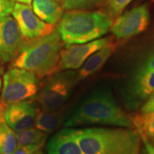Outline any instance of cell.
<instances>
[{"mask_svg":"<svg viewBox=\"0 0 154 154\" xmlns=\"http://www.w3.org/2000/svg\"><path fill=\"white\" fill-rule=\"evenodd\" d=\"M63 44L55 29L47 35L33 39H24L13 60L11 66L33 72L38 79L59 72L60 54Z\"/></svg>","mask_w":154,"mask_h":154,"instance_id":"cell-1","label":"cell"},{"mask_svg":"<svg viewBox=\"0 0 154 154\" xmlns=\"http://www.w3.org/2000/svg\"><path fill=\"white\" fill-rule=\"evenodd\" d=\"M84 154H140L141 138L133 128H72Z\"/></svg>","mask_w":154,"mask_h":154,"instance_id":"cell-2","label":"cell"},{"mask_svg":"<svg viewBox=\"0 0 154 154\" xmlns=\"http://www.w3.org/2000/svg\"><path fill=\"white\" fill-rule=\"evenodd\" d=\"M92 124L134 128L131 118L116 103L110 92L103 89L89 94L64 123L66 127Z\"/></svg>","mask_w":154,"mask_h":154,"instance_id":"cell-3","label":"cell"},{"mask_svg":"<svg viewBox=\"0 0 154 154\" xmlns=\"http://www.w3.org/2000/svg\"><path fill=\"white\" fill-rule=\"evenodd\" d=\"M57 29L63 44H85L102 37L109 32L113 19L101 11L70 10L63 14Z\"/></svg>","mask_w":154,"mask_h":154,"instance_id":"cell-4","label":"cell"},{"mask_svg":"<svg viewBox=\"0 0 154 154\" xmlns=\"http://www.w3.org/2000/svg\"><path fill=\"white\" fill-rule=\"evenodd\" d=\"M40 82L38 93L34 99L44 111H57L64 104L77 82L74 72H56Z\"/></svg>","mask_w":154,"mask_h":154,"instance_id":"cell-5","label":"cell"},{"mask_svg":"<svg viewBox=\"0 0 154 154\" xmlns=\"http://www.w3.org/2000/svg\"><path fill=\"white\" fill-rule=\"evenodd\" d=\"M39 80L33 72L10 66L3 74L0 103L5 107L11 103L32 99L39 89Z\"/></svg>","mask_w":154,"mask_h":154,"instance_id":"cell-6","label":"cell"},{"mask_svg":"<svg viewBox=\"0 0 154 154\" xmlns=\"http://www.w3.org/2000/svg\"><path fill=\"white\" fill-rule=\"evenodd\" d=\"M149 7L143 4L117 17L110 31L117 39H127L144 32L149 26Z\"/></svg>","mask_w":154,"mask_h":154,"instance_id":"cell-7","label":"cell"},{"mask_svg":"<svg viewBox=\"0 0 154 154\" xmlns=\"http://www.w3.org/2000/svg\"><path fill=\"white\" fill-rule=\"evenodd\" d=\"M12 17L16 20L24 39H33L51 34L54 25L44 22L34 12L31 5L14 2Z\"/></svg>","mask_w":154,"mask_h":154,"instance_id":"cell-8","label":"cell"},{"mask_svg":"<svg viewBox=\"0 0 154 154\" xmlns=\"http://www.w3.org/2000/svg\"><path fill=\"white\" fill-rule=\"evenodd\" d=\"M112 40L110 36L100 38L85 44H72L62 49L60 54L59 72L79 69L86 59Z\"/></svg>","mask_w":154,"mask_h":154,"instance_id":"cell-9","label":"cell"},{"mask_svg":"<svg viewBox=\"0 0 154 154\" xmlns=\"http://www.w3.org/2000/svg\"><path fill=\"white\" fill-rule=\"evenodd\" d=\"M2 115L7 126L17 133L34 126L36 108L30 101L25 100L6 106Z\"/></svg>","mask_w":154,"mask_h":154,"instance_id":"cell-10","label":"cell"},{"mask_svg":"<svg viewBox=\"0 0 154 154\" xmlns=\"http://www.w3.org/2000/svg\"><path fill=\"white\" fill-rule=\"evenodd\" d=\"M23 41L19 26L10 15L0 22V62H11Z\"/></svg>","mask_w":154,"mask_h":154,"instance_id":"cell-11","label":"cell"},{"mask_svg":"<svg viewBox=\"0 0 154 154\" xmlns=\"http://www.w3.org/2000/svg\"><path fill=\"white\" fill-rule=\"evenodd\" d=\"M154 92V71L138 70L126 90L127 105L136 109Z\"/></svg>","mask_w":154,"mask_h":154,"instance_id":"cell-12","label":"cell"},{"mask_svg":"<svg viewBox=\"0 0 154 154\" xmlns=\"http://www.w3.org/2000/svg\"><path fill=\"white\" fill-rule=\"evenodd\" d=\"M47 150L48 154H84L72 128H63L54 135L48 141Z\"/></svg>","mask_w":154,"mask_h":154,"instance_id":"cell-13","label":"cell"},{"mask_svg":"<svg viewBox=\"0 0 154 154\" xmlns=\"http://www.w3.org/2000/svg\"><path fill=\"white\" fill-rule=\"evenodd\" d=\"M116 45L113 40L86 59L76 74L77 82L84 79L99 70L114 51Z\"/></svg>","mask_w":154,"mask_h":154,"instance_id":"cell-14","label":"cell"},{"mask_svg":"<svg viewBox=\"0 0 154 154\" xmlns=\"http://www.w3.org/2000/svg\"><path fill=\"white\" fill-rule=\"evenodd\" d=\"M32 9L42 20L54 26L63 14L61 5L55 0H32Z\"/></svg>","mask_w":154,"mask_h":154,"instance_id":"cell-15","label":"cell"},{"mask_svg":"<svg viewBox=\"0 0 154 154\" xmlns=\"http://www.w3.org/2000/svg\"><path fill=\"white\" fill-rule=\"evenodd\" d=\"M62 122V116L57 111H49L36 109L35 128L49 134L57 130Z\"/></svg>","mask_w":154,"mask_h":154,"instance_id":"cell-16","label":"cell"},{"mask_svg":"<svg viewBox=\"0 0 154 154\" xmlns=\"http://www.w3.org/2000/svg\"><path fill=\"white\" fill-rule=\"evenodd\" d=\"M17 147L29 146H44L47 139L48 134L38 130L36 128H31L16 133Z\"/></svg>","mask_w":154,"mask_h":154,"instance_id":"cell-17","label":"cell"},{"mask_svg":"<svg viewBox=\"0 0 154 154\" xmlns=\"http://www.w3.org/2000/svg\"><path fill=\"white\" fill-rule=\"evenodd\" d=\"M134 128L140 135L154 141V112L147 114H138L131 118Z\"/></svg>","mask_w":154,"mask_h":154,"instance_id":"cell-18","label":"cell"},{"mask_svg":"<svg viewBox=\"0 0 154 154\" xmlns=\"http://www.w3.org/2000/svg\"><path fill=\"white\" fill-rule=\"evenodd\" d=\"M102 1L103 0H61L60 3L64 10H82L92 8Z\"/></svg>","mask_w":154,"mask_h":154,"instance_id":"cell-19","label":"cell"},{"mask_svg":"<svg viewBox=\"0 0 154 154\" xmlns=\"http://www.w3.org/2000/svg\"><path fill=\"white\" fill-rule=\"evenodd\" d=\"M17 148L16 132L7 126L2 143L0 148V154H13Z\"/></svg>","mask_w":154,"mask_h":154,"instance_id":"cell-20","label":"cell"},{"mask_svg":"<svg viewBox=\"0 0 154 154\" xmlns=\"http://www.w3.org/2000/svg\"><path fill=\"white\" fill-rule=\"evenodd\" d=\"M132 1L134 0H107L106 14L112 19L117 18Z\"/></svg>","mask_w":154,"mask_h":154,"instance_id":"cell-21","label":"cell"},{"mask_svg":"<svg viewBox=\"0 0 154 154\" xmlns=\"http://www.w3.org/2000/svg\"><path fill=\"white\" fill-rule=\"evenodd\" d=\"M14 5L13 0H0V22L11 14Z\"/></svg>","mask_w":154,"mask_h":154,"instance_id":"cell-22","label":"cell"},{"mask_svg":"<svg viewBox=\"0 0 154 154\" xmlns=\"http://www.w3.org/2000/svg\"><path fill=\"white\" fill-rule=\"evenodd\" d=\"M42 146L39 145H29L17 147L13 154H34L36 152L41 151Z\"/></svg>","mask_w":154,"mask_h":154,"instance_id":"cell-23","label":"cell"},{"mask_svg":"<svg viewBox=\"0 0 154 154\" xmlns=\"http://www.w3.org/2000/svg\"><path fill=\"white\" fill-rule=\"evenodd\" d=\"M154 112V92L146 99L145 103L140 109L141 114H147Z\"/></svg>","mask_w":154,"mask_h":154,"instance_id":"cell-24","label":"cell"},{"mask_svg":"<svg viewBox=\"0 0 154 154\" xmlns=\"http://www.w3.org/2000/svg\"><path fill=\"white\" fill-rule=\"evenodd\" d=\"M140 71H154V51L152 52L149 57L146 59L141 66L138 69Z\"/></svg>","mask_w":154,"mask_h":154,"instance_id":"cell-25","label":"cell"},{"mask_svg":"<svg viewBox=\"0 0 154 154\" xmlns=\"http://www.w3.org/2000/svg\"><path fill=\"white\" fill-rule=\"evenodd\" d=\"M7 124H6L5 119H4L3 115L0 116V148H1L2 143L4 136H5L6 130L7 128Z\"/></svg>","mask_w":154,"mask_h":154,"instance_id":"cell-26","label":"cell"},{"mask_svg":"<svg viewBox=\"0 0 154 154\" xmlns=\"http://www.w3.org/2000/svg\"><path fill=\"white\" fill-rule=\"evenodd\" d=\"M4 73H5V67L3 64L0 62V92H1L2 85V76H3Z\"/></svg>","mask_w":154,"mask_h":154,"instance_id":"cell-27","label":"cell"},{"mask_svg":"<svg viewBox=\"0 0 154 154\" xmlns=\"http://www.w3.org/2000/svg\"><path fill=\"white\" fill-rule=\"evenodd\" d=\"M14 2H19L22 4H26V5H31V3L32 2V0H13Z\"/></svg>","mask_w":154,"mask_h":154,"instance_id":"cell-28","label":"cell"},{"mask_svg":"<svg viewBox=\"0 0 154 154\" xmlns=\"http://www.w3.org/2000/svg\"><path fill=\"white\" fill-rule=\"evenodd\" d=\"M3 109L4 107L2 106L1 103H0V116L2 115V112H3Z\"/></svg>","mask_w":154,"mask_h":154,"instance_id":"cell-29","label":"cell"},{"mask_svg":"<svg viewBox=\"0 0 154 154\" xmlns=\"http://www.w3.org/2000/svg\"><path fill=\"white\" fill-rule=\"evenodd\" d=\"M34 154H42V153L41 152V151H38V152H36V153H34Z\"/></svg>","mask_w":154,"mask_h":154,"instance_id":"cell-30","label":"cell"},{"mask_svg":"<svg viewBox=\"0 0 154 154\" xmlns=\"http://www.w3.org/2000/svg\"><path fill=\"white\" fill-rule=\"evenodd\" d=\"M141 154H147V153H146V151H142V153H141Z\"/></svg>","mask_w":154,"mask_h":154,"instance_id":"cell-31","label":"cell"},{"mask_svg":"<svg viewBox=\"0 0 154 154\" xmlns=\"http://www.w3.org/2000/svg\"><path fill=\"white\" fill-rule=\"evenodd\" d=\"M55 1H57V2H61V0H55Z\"/></svg>","mask_w":154,"mask_h":154,"instance_id":"cell-32","label":"cell"},{"mask_svg":"<svg viewBox=\"0 0 154 154\" xmlns=\"http://www.w3.org/2000/svg\"><path fill=\"white\" fill-rule=\"evenodd\" d=\"M153 145H154V141H153Z\"/></svg>","mask_w":154,"mask_h":154,"instance_id":"cell-33","label":"cell"}]
</instances>
